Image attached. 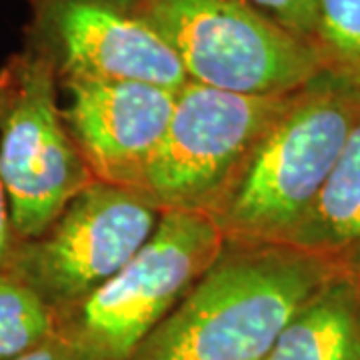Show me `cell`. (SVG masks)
<instances>
[{
  "mask_svg": "<svg viewBox=\"0 0 360 360\" xmlns=\"http://www.w3.org/2000/svg\"><path fill=\"white\" fill-rule=\"evenodd\" d=\"M160 217L142 191L94 180L42 236L18 243L4 270L26 281L58 314L110 281L146 245Z\"/></svg>",
  "mask_w": 360,
  "mask_h": 360,
  "instance_id": "7",
  "label": "cell"
},
{
  "mask_svg": "<svg viewBox=\"0 0 360 360\" xmlns=\"http://www.w3.org/2000/svg\"><path fill=\"white\" fill-rule=\"evenodd\" d=\"M32 42L51 54L63 78L168 90L188 82L179 56L134 0H39Z\"/></svg>",
  "mask_w": 360,
  "mask_h": 360,
  "instance_id": "8",
  "label": "cell"
},
{
  "mask_svg": "<svg viewBox=\"0 0 360 360\" xmlns=\"http://www.w3.org/2000/svg\"><path fill=\"white\" fill-rule=\"evenodd\" d=\"M16 245H18V240L14 236L13 222H11L8 200H6V193H4V186L0 180V270L8 266Z\"/></svg>",
  "mask_w": 360,
  "mask_h": 360,
  "instance_id": "16",
  "label": "cell"
},
{
  "mask_svg": "<svg viewBox=\"0 0 360 360\" xmlns=\"http://www.w3.org/2000/svg\"><path fill=\"white\" fill-rule=\"evenodd\" d=\"M292 94L248 96L186 82L139 191L162 212L217 219Z\"/></svg>",
  "mask_w": 360,
  "mask_h": 360,
  "instance_id": "6",
  "label": "cell"
},
{
  "mask_svg": "<svg viewBox=\"0 0 360 360\" xmlns=\"http://www.w3.org/2000/svg\"><path fill=\"white\" fill-rule=\"evenodd\" d=\"M258 11L270 16L274 22L307 40L312 46L314 22H316V0H248Z\"/></svg>",
  "mask_w": 360,
  "mask_h": 360,
  "instance_id": "14",
  "label": "cell"
},
{
  "mask_svg": "<svg viewBox=\"0 0 360 360\" xmlns=\"http://www.w3.org/2000/svg\"><path fill=\"white\" fill-rule=\"evenodd\" d=\"M11 360H89L80 348L66 338L63 333H56V335L49 338L46 342H42L37 348L28 350L20 356H14Z\"/></svg>",
  "mask_w": 360,
  "mask_h": 360,
  "instance_id": "15",
  "label": "cell"
},
{
  "mask_svg": "<svg viewBox=\"0 0 360 360\" xmlns=\"http://www.w3.org/2000/svg\"><path fill=\"white\" fill-rule=\"evenodd\" d=\"M179 56L188 82L284 96L322 72L316 51L248 0H134Z\"/></svg>",
  "mask_w": 360,
  "mask_h": 360,
  "instance_id": "5",
  "label": "cell"
},
{
  "mask_svg": "<svg viewBox=\"0 0 360 360\" xmlns=\"http://www.w3.org/2000/svg\"><path fill=\"white\" fill-rule=\"evenodd\" d=\"M312 49L322 70L360 84V0H316Z\"/></svg>",
  "mask_w": 360,
  "mask_h": 360,
  "instance_id": "13",
  "label": "cell"
},
{
  "mask_svg": "<svg viewBox=\"0 0 360 360\" xmlns=\"http://www.w3.org/2000/svg\"><path fill=\"white\" fill-rule=\"evenodd\" d=\"M338 270L286 243H226L130 360H264Z\"/></svg>",
  "mask_w": 360,
  "mask_h": 360,
  "instance_id": "1",
  "label": "cell"
},
{
  "mask_svg": "<svg viewBox=\"0 0 360 360\" xmlns=\"http://www.w3.org/2000/svg\"><path fill=\"white\" fill-rule=\"evenodd\" d=\"M58 333V314L11 270H0V360H11Z\"/></svg>",
  "mask_w": 360,
  "mask_h": 360,
  "instance_id": "12",
  "label": "cell"
},
{
  "mask_svg": "<svg viewBox=\"0 0 360 360\" xmlns=\"http://www.w3.org/2000/svg\"><path fill=\"white\" fill-rule=\"evenodd\" d=\"M217 219L167 210L146 245L110 281L58 312V333L89 360H130L226 246Z\"/></svg>",
  "mask_w": 360,
  "mask_h": 360,
  "instance_id": "3",
  "label": "cell"
},
{
  "mask_svg": "<svg viewBox=\"0 0 360 360\" xmlns=\"http://www.w3.org/2000/svg\"><path fill=\"white\" fill-rule=\"evenodd\" d=\"M360 84L322 70L288 98L217 217L229 243H284L345 148Z\"/></svg>",
  "mask_w": 360,
  "mask_h": 360,
  "instance_id": "2",
  "label": "cell"
},
{
  "mask_svg": "<svg viewBox=\"0 0 360 360\" xmlns=\"http://www.w3.org/2000/svg\"><path fill=\"white\" fill-rule=\"evenodd\" d=\"M58 68L37 42L0 68V180L18 243L34 240L94 176L56 98Z\"/></svg>",
  "mask_w": 360,
  "mask_h": 360,
  "instance_id": "4",
  "label": "cell"
},
{
  "mask_svg": "<svg viewBox=\"0 0 360 360\" xmlns=\"http://www.w3.org/2000/svg\"><path fill=\"white\" fill-rule=\"evenodd\" d=\"M284 243L360 278V104L335 168Z\"/></svg>",
  "mask_w": 360,
  "mask_h": 360,
  "instance_id": "10",
  "label": "cell"
},
{
  "mask_svg": "<svg viewBox=\"0 0 360 360\" xmlns=\"http://www.w3.org/2000/svg\"><path fill=\"white\" fill-rule=\"evenodd\" d=\"M264 360H360V278L338 272L286 324Z\"/></svg>",
  "mask_w": 360,
  "mask_h": 360,
  "instance_id": "11",
  "label": "cell"
},
{
  "mask_svg": "<svg viewBox=\"0 0 360 360\" xmlns=\"http://www.w3.org/2000/svg\"><path fill=\"white\" fill-rule=\"evenodd\" d=\"M66 124L94 180L141 188L174 112L176 92L141 82L65 78Z\"/></svg>",
  "mask_w": 360,
  "mask_h": 360,
  "instance_id": "9",
  "label": "cell"
}]
</instances>
